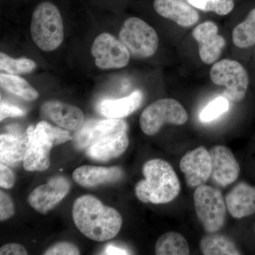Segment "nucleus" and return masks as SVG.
I'll return each instance as SVG.
<instances>
[{"label":"nucleus","instance_id":"24","mask_svg":"<svg viewBox=\"0 0 255 255\" xmlns=\"http://www.w3.org/2000/svg\"><path fill=\"white\" fill-rule=\"evenodd\" d=\"M0 85L6 92L14 94L25 100L34 101L39 97L36 90L26 80L17 75L1 73Z\"/></svg>","mask_w":255,"mask_h":255},{"label":"nucleus","instance_id":"16","mask_svg":"<svg viewBox=\"0 0 255 255\" xmlns=\"http://www.w3.org/2000/svg\"><path fill=\"white\" fill-rule=\"evenodd\" d=\"M47 119L69 131H77L85 123V115L78 107L59 101H49L41 107Z\"/></svg>","mask_w":255,"mask_h":255},{"label":"nucleus","instance_id":"19","mask_svg":"<svg viewBox=\"0 0 255 255\" xmlns=\"http://www.w3.org/2000/svg\"><path fill=\"white\" fill-rule=\"evenodd\" d=\"M153 6L157 14L183 27L192 26L199 20L195 10L178 0H155Z\"/></svg>","mask_w":255,"mask_h":255},{"label":"nucleus","instance_id":"31","mask_svg":"<svg viewBox=\"0 0 255 255\" xmlns=\"http://www.w3.org/2000/svg\"><path fill=\"white\" fill-rule=\"evenodd\" d=\"M15 183V174L9 168V166L3 162L0 163V187L9 189L13 187Z\"/></svg>","mask_w":255,"mask_h":255},{"label":"nucleus","instance_id":"23","mask_svg":"<svg viewBox=\"0 0 255 255\" xmlns=\"http://www.w3.org/2000/svg\"><path fill=\"white\" fill-rule=\"evenodd\" d=\"M155 254L157 255H189L190 249L185 238L175 232L164 233L156 242Z\"/></svg>","mask_w":255,"mask_h":255},{"label":"nucleus","instance_id":"26","mask_svg":"<svg viewBox=\"0 0 255 255\" xmlns=\"http://www.w3.org/2000/svg\"><path fill=\"white\" fill-rule=\"evenodd\" d=\"M36 68L33 60L26 58L14 59L4 53H0V70L10 75L31 73Z\"/></svg>","mask_w":255,"mask_h":255},{"label":"nucleus","instance_id":"28","mask_svg":"<svg viewBox=\"0 0 255 255\" xmlns=\"http://www.w3.org/2000/svg\"><path fill=\"white\" fill-rule=\"evenodd\" d=\"M229 102L225 97H219L206 106L199 115V119L203 123H209L219 118L229 110Z\"/></svg>","mask_w":255,"mask_h":255},{"label":"nucleus","instance_id":"11","mask_svg":"<svg viewBox=\"0 0 255 255\" xmlns=\"http://www.w3.org/2000/svg\"><path fill=\"white\" fill-rule=\"evenodd\" d=\"M71 189L68 178L52 177L46 184L36 187L28 198L29 205L37 212L46 214L63 200Z\"/></svg>","mask_w":255,"mask_h":255},{"label":"nucleus","instance_id":"18","mask_svg":"<svg viewBox=\"0 0 255 255\" xmlns=\"http://www.w3.org/2000/svg\"><path fill=\"white\" fill-rule=\"evenodd\" d=\"M229 214L240 219L255 213V187L246 182H240L226 196Z\"/></svg>","mask_w":255,"mask_h":255},{"label":"nucleus","instance_id":"2","mask_svg":"<svg viewBox=\"0 0 255 255\" xmlns=\"http://www.w3.org/2000/svg\"><path fill=\"white\" fill-rule=\"evenodd\" d=\"M144 179L135 187L137 199L143 203L167 204L176 199L180 182L172 166L161 159L147 161L142 167Z\"/></svg>","mask_w":255,"mask_h":255},{"label":"nucleus","instance_id":"12","mask_svg":"<svg viewBox=\"0 0 255 255\" xmlns=\"http://www.w3.org/2000/svg\"><path fill=\"white\" fill-rule=\"evenodd\" d=\"M179 167L189 187L196 188L205 184L212 172L211 154L205 147L200 146L183 156Z\"/></svg>","mask_w":255,"mask_h":255},{"label":"nucleus","instance_id":"34","mask_svg":"<svg viewBox=\"0 0 255 255\" xmlns=\"http://www.w3.org/2000/svg\"><path fill=\"white\" fill-rule=\"evenodd\" d=\"M105 255H127L128 253L125 250L122 249L119 247L110 245L106 248L105 251Z\"/></svg>","mask_w":255,"mask_h":255},{"label":"nucleus","instance_id":"5","mask_svg":"<svg viewBox=\"0 0 255 255\" xmlns=\"http://www.w3.org/2000/svg\"><path fill=\"white\" fill-rule=\"evenodd\" d=\"M196 216L207 233L219 232L226 222V200L219 189L202 184L194 194Z\"/></svg>","mask_w":255,"mask_h":255},{"label":"nucleus","instance_id":"3","mask_svg":"<svg viewBox=\"0 0 255 255\" xmlns=\"http://www.w3.org/2000/svg\"><path fill=\"white\" fill-rule=\"evenodd\" d=\"M69 130L53 127L48 122H39L34 129L33 139L23 161L28 172H43L50 166V152L55 146L73 140Z\"/></svg>","mask_w":255,"mask_h":255},{"label":"nucleus","instance_id":"27","mask_svg":"<svg viewBox=\"0 0 255 255\" xmlns=\"http://www.w3.org/2000/svg\"><path fill=\"white\" fill-rule=\"evenodd\" d=\"M192 6L205 11H214L217 14H229L234 8V0H188Z\"/></svg>","mask_w":255,"mask_h":255},{"label":"nucleus","instance_id":"14","mask_svg":"<svg viewBox=\"0 0 255 255\" xmlns=\"http://www.w3.org/2000/svg\"><path fill=\"white\" fill-rule=\"evenodd\" d=\"M212 162L211 177L216 184L226 187L236 182L241 167L233 152L224 145H216L209 151Z\"/></svg>","mask_w":255,"mask_h":255},{"label":"nucleus","instance_id":"10","mask_svg":"<svg viewBox=\"0 0 255 255\" xmlns=\"http://www.w3.org/2000/svg\"><path fill=\"white\" fill-rule=\"evenodd\" d=\"M92 54L99 68H122L127 66L130 60V52L127 46L113 35L101 33L94 41Z\"/></svg>","mask_w":255,"mask_h":255},{"label":"nucleus","instance_id":"4","mask_svg":"<svg viewBox=\"0 0 255 255\" xmlns=\"http://www.w3.org/2000/svg\"><path fill=\"white\" fill-rule=\"evenodd\" d=\"M31 35L35 44L43 51H53L63 43L64 26L59 9L50 1H43L32 14Z\"/></svg>","mask_w":255,"mask_h":255},{"label":"nucleus","instance_id":"8","mask_svg":"<svg viewBox=\"0 0 255 255\" xmlns=\"http://www.w3.org/2000/svg\"><path fill=\"white\" fill-rule=\"evenodd\" d=\"M216 85L226 87L225 97L233 102H241L246 95L249 78L244 67L235 60H223L214 64L210 72Z\"/></svg>","mask_w":255,"mask_h":255},{"label":"nucleus","instance_id":"7","mask_svg":"<svg viewBox=\"0 0 255 255\" xmlns=\"http://www.w3.org/2000/svg\"><path fill=\"white\" fill-rule=\"evenodd\" d=\"M187 111L173 99H162L153 102L142 112L140 128L147 135L158 132L164 124L183 125L187 122Z\"/></svg>","mask_w":255,"mask_h":255},{"label":"nucleus","instance_id":"30","mask_svg":"<svg viewBox=\"0 0 255 255\" xmlns=\"http://www.w3.org/2000/svg\"><path fill=\"white\" fill-rule=\"evenodd\" d=\"M14 203L6 193L0 191V220L1 221L12 217L15 214Z\"/></svg>","mask_w":255,"mask_h":255},{"label":"nucleus","instance_id":"22","mask_svg":"<svg viewBox=\"0 0 255 255\" xmlns=\"http://www.w3.org/2000/svg\"><path fill=\"white\" fill-rule=\"evenodd\" d=\"M200 249L205 255H238L241 253L229 238L216 233H208L200 242Z\"/></svg>","mask_w":255,"mask_h":255},{"label":"nucleus","instance_id":"6","mask_svg":"<svg viewBox=\"0 0 255 255\" xmlns=\"http://www.w3.org/2000/svg\"><path fill=\"white\" fill-rule=\"evenodd\" d=\"M119 38L135 58H149L155 54L158 47V36L155 29L137 17L128 18L124 21Z\"/></svg>","mask_w":255,"mask_h":255},{"label":"nucleus","instance_id":"9","mask_svg":"<svg viewBox=\"0 0 255 255\" xmlns=\"http://www.w3.org/2000/svg\"><path fill=\"white\" fill-rule=\"evenodd\" d=\"M127 130V122L122 119H91L85 122L75 132L74 145L78 150H86L94 144Z\"/></svg>","mask_w":255,"mask_h":255},{"label":"nucleus","instance_id":"20","mask_svg":"<svg viewBox=\"0 0 255 255\" xmlns=\"http://www.w3.org/2000/svg\"><path fill=\"white\" fill-rule=\"evenodd\" d=\"M128 145L127 131H124L94 144L85 150L90 158L100 162H107L122 155L127 150Z\"/></svg>","mask_w":255,"mask_h":255},{"label":"nucleus","instance_id":"29","mask_svg":"<svg viewBox=\"0 0 255 255\" xmlns=\"http://www.w3.org/2000/svg\"><path fill=\"white\" fill-rule=\"evenodd\" d=\"M45 255H80L78 247L68 242H60L53 245L44 252Z\"/></svg>","mask_w":255,"mask_h":255},{"label":"nucleus","instance_id":"17","mask_svg":"<svg viewBox=\"0 0 255 255\" xmlns=\"http://www.w3.org/2000/svg\"><path fill=\"white\" fill-rule=\"evenodd\" d=\"M123 177V169L119 167L83 165L75 169L73 173L74 181L85 188H96L117 182Z\"/></svg>","mask_w":255,"mask_h":255},{"label":"nucleus","instance_id":"21","mask_svg":"<svg viewBox=\"0 0 255 255\" xmlns=\"http://www.w3.org/2000/svg\"><path fill=\"white\" fill-rule=\"evenodd\" d=\"M142 94L140 90L119 100H105L99 104V112L107 119H122L135 112L141 105Z\"/></svg>","mask_w":255,"mask_h":255},{"label":"nucleus","instance_id":"33","mask_svg":"<svg viewBox=\"0 0 255 255\" xmlns=\"http://www.w3.org/2000/svg\"><path fill=\"white\" fill-rule=\"evenodd\" d=\"M27 254L26 248L17 243H9L0 248L1 255H26Z\"/></svg>","mask_w":255,"mask_h":255},{"label":"nucleus","instance_id":"32","mask_svg":"<svg viewBox=\"0 0 255 255\" xmlns=\"http://www.w3.org/2000/svg\"><path fill=\"white\" fill-rule=\"evenodd\" d=\"M25 114L26 112L24 111L16 106L9 105L4 101H1V105H0V121L1 122L9 117H23Z\"/></svg>","mask_w":255,"mask_h":255},{"label":"nucleus","instance_id":"15","mask_svg":"<svg viewBox=\"0 0 255 255\" xmlns=\"http://www.w3.org/2000/svg\"><path fill=\"white\" fill-rule=\"evenodd\" d=\"M218 32L217 25L212 21L201 23L193 31L192 36L199 43V55L204 63H214L226 45L224 38Z\"/></svg>","mask_w":255,"mask_h":255},{"label":"nucleus","instance_id":"13","mask_svg":"<svg viewBox=\"0 0 255 255\" xmlns=\"http://www.w3.org/2000/svg\"><path fill=\"white\" fill-rule=\"evenodd\" d=\"M35 128L29 126L24 132L14 130L0 135V160L8 166L23 162L33 139Z\"/></svg>","mask_w":255,"mask_h":255},{"label":"nucleus","instance_id":"1","mask_svg":"<svg viewBox=\"0 0 255 255\" xmlns=\"http://www.w3.org/2000/svg\"><path fill=\"white\" fill-rule=\"evenodd\" d=\"M72 214L79 231L94 241L113 239L119 234L123 223L119 211L104 205L100 199L92 195H84L77 199Z\"/></svg>","mask_w":255,"mask_h":255},{"label":"nucleus","instance_id":"25","mask_svg":"<svg viewBox=\"0 0 255 255\" xmlns=\"http://www.w3.org/2000/svg\"><path fill=\"white\" fill-rule=\"evenodd\" d=\"M233 41L241 48H249L255 43V9L252 10L243 22L238 24L233 32Z\"/></svg>","mask_w":255,"mask_h":255}]
</instances>
